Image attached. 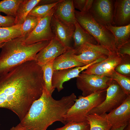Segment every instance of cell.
Wrapping results in <instances>:
<instances>
[{
	"instance_id": "28",
	"label": "cell",
	"mask_w": 130,
	"mask_h": 130,
	"mask_svg": "<svg viewBox=\"0 0 130 130\" xmlns=\"http://www.w3.org/2000/svg\"><path fill=\"white\" fill-rule=\"evenodd\" d=\"M59 2L52 4L37 6L31 10L28 15L40 18H43L50 13Z\"/></svg>"
},
{
	"instance_id": "8",
	"label": "cell",
	"mask_w": 130,
	"mask_h": 130,
	"mask_svg": "<svg viewBox=\"0 0 130 130\" xmlns=\"http://www.w3.org/2000/svg\"><path fill=\"white\" fill-rule=\"evenodd\" d=\"M112 52L101 45L86 43L75 50L74 56L77 60L85 65L100 58L107 57Z\"/></svg>"
},
{
	"instance_id": "9",
	"label": "cell",
	"mask_w": 130,
	"mask_h": 130,
	"mask_svg": "<svg viewBox=\"0 0 130 130\" xmlns=\"http://www.w3.org/2000/svg\"><path fill=\"white\" fill-rule=\"evenodd\" d=\"M114 0H94L89 12L98 22L106 27L113 25Z\"/></svg>"
},
{
	"instance_id": "33",
	"label": "cell",
	"mask_w": 130,
	"mask_h": 130,
	"mask_svg": "<svg viewBox=\"0 0 130 130\" xmlns=\"http://www.w3.org/2000/svg\"><path fill=\"white\" fill-rule=\"evenodd\" d=\"M86 0H73V4L74 8H76L83 12L84 9Z\"/></svg>"
},
{
	"instance_id": "24",
	"label": "cell",
	"mask_w": 130,
	"mask_h": 130,
	"mask_svg": "<svg viewBox=\"0 0 130 130\" xmlns=\"http://www.w3.org/2000/svg\"><path fill=\"white\" fill-rule=\"evenodd\" d=\"M54 60L49 61L41 66L43 72L45 87L46 91L52 95L55 89L52 84V76L54 71L53 68Z\"/></svg>"
},
{
	"instance_id": "31",
	"label": "cell",
	"mask_w": 130,
	"mask_h": 130,
	"mask_svg": "<svg viewBox=\"0 0 130 130\" xmlns=\"http://www.w3.org/2000/svg\"><path fill=\"white\" fill-rule=\"evenodd\" d=\"M15 18L0 15V27H7L15 25Z\"/></svg>"
},
{
	"instance_id": "23",
	"label": "cell",
	"mask_w": 130,
	"mask_h": 130,
	"mask_svg": "<svg viewBox=\"0 0 130 130\" xmlns=\"http://www.w3.org/2000/svg\"><path fill=\"white\" fill-rule=\"evenodd\" d=\"M21 27V25L0 27V48L6 42L13 39L23 36Z\"/></svg>"
},
{
	"instance_id": "26",
	"label": "cell",
	"mask_w": 130,
	"mask_h": 130,
	"mask_svg": "<svg viewBox=\"0 0 130 130\" xmlns=\"http://www.w3.org/2000/svg\"><path fill=\"white\" fill-rule=\"evenodd\" d=\"M41 18L28 15L21 25V31L23 36H27L35 29Z\"/></svg>"
},
{
	"instance_id": "10",
	"label": "cell",
	"mask_w": 130,
	"mask_h": 130,
	"mask_svg": "<svg viewBox=\"0 0 130 130\" xmlns=\"http://www.w3.org/2000/svg\"><path fill=\"white\" fill-rule=\"evenodd\" d=\"M55 6L48 14L41 18L35 29L26 37L25 41L26 44L31 45L42 41L51 40L54 37L51 30L50 24Z\"/></svg>"
},
{
	"instance_id": "1",
	"label": "cell",
	"mask_w": 130,
	"mask_h": 130,
	"mask_svg": "<svg viewBox=\"0 0 130 130\" xmlns=\"http://www.w3.org/2000/svg\"><path fill=\"white\" fill-rule=\"evenodd\" d=\"M44 86L42 68L35 60L20 65L0 77V108L11 110L20 121Z\"/></svg>"
},
{
	"instance_id": "36",
	"label": "cell",
	"mask_w": 130,
	"mask_h": 130,
	"mask_svg": "<svg viewBox=\"0 0 130 130\" xmlns=\"http://www.w3.org/2000/svg\"><path fill=\"white\" fill-rule=\"evenodd\" d=\"M10 130H26L19 123L15 127H13L10 129Z\"/></svg>"
},
{
	"instance_id": "14",
	"label": "cell",
	"mask_w": 130,
	"mask_h": 130,
	"mask_svg": "<svg viewBox=\"0 0 130 130\" xmlns=\"http://www.w3.org/2000/svg\"><path fill=\"white\" fill-rule=\"evenodd\" d=\"M68 50L60 41L54 37L37 54L35 60L41 66L54 60Z\"/></svg>"
},
{
	"instance_id": "18",
	"label": "cell",
	"mask_w": 130,
	"mask_h": 130,
	"mask_svg": "<svg viewBox=\"0 0 130 130\" xmlns=\"http://www.w3.org/2000/svg\"><path fill=\"white\" fill-rule=\"evenodd\" d=\"M75 52V50L73 48L68 50L56 58L53 64V71L85 65L74 57Z\"/></svg>"
},
{
	"instance_id": "7",
	"label": "cell",
	"mask_w": 130,
	"mask_h": 130,
	"mask_svg": "<svg viewBox=\"0 0 130 130\" xmlns=\"http://www.w3.org/2000/svg\"><path fill=\"white\" fill-rule=\"evenodd\" d=\"M76 78L77 86L82 91V96L84 97L98 91L106 90L111 79L106 77L82 73Z\"/></svg>"
},
{
	"instance_id": "17",
	"label": "cell",
	"mask_w": 130,
	"mask_h": 130,
	"mask_svg": "<svg viewBox=\"0 0 130 130\" xmlns=\"http://www.w3.org/2000/svg\"><path fill=\"white\" fill-rule=\"evenodd\" d=\"M75 10L73 0H61L56 6L53 15L66 23L75 25Z\"/></svg>"
},
{
	"instance_id": "29",
	"label": "cell",
	"mask_w": 130,
	"mask_h": 130,
	"mask_svg": "<svg viewBox=\"0 0 130 130\" xmlns=\"http://www.w3.org/2000/svg\"><path fill=\"white\" fill-rule=\"evenodd\" d=\"M121 60L115 71L121 75L127 77L130 76V56L124 55L120 56Z\"/></svg>"
},
{
	"instance_id": "27",
	"label": "cell",
	"mask_w": 130,
	"mask_h": 130,
	"mask_svg": "<svg viewBox=\"0 0 130 130\" xmlns=\"http://www.w3.org/2000/svg\"><path fill=\"white\" fill-rule=\"evenodd\" d=\"M115 81L119 84L124 92L130 96V77L121 75L114 71L109 77Z\"/></svg>"
},
{
	"instance_id": "38",
	"label": "cell",
	"mask_w": 130,
	"mask_h": 130,
	"mask_svg": "<svg viewBox=\"0 0 130 130\" xmlns=\"http://www.w3.org/2000/svg\"><path fill=\"white\" fill-rule=\"evenodd\" d=\"M123 130H130V122L125 127Z\"/></svg>"
},
{
	"instance_id": "2",
	"label": "cell",
	"mask_w": 130,
	"mask_h": 130,
	"mask_svg": "<svg viewBox=\"0 0 130 130\" xmlns=\"http://www.w3.org/2000/svg\"><path fill=\"white\" fill-rule=\"evenodd\" d=\"M76 99L72 93L59 100L55 99L44 85L41 96L32 103L19 124L26 130H46L56 121L65 124L64 116Z\"/></svg>"
},
{
	"instance_id": "5",
	"label": "cell",
	"mask_w": 130,
	"mask_h": 130,
	"mask_svg": "<svg viewBox=\"0 0 130 130\" xmlns=\"http://www.w3.org/2000/svg\"><path fill=\"white\" fill-rule=\"evenodd\" d=\"M106 90L96 91L86 96H80L64 116L66 124L70 122H77L87 121L89 112L105 99Z\"/></svg>"
},
{
	"instance_id": "19",
	"label": "cell",
	"mask_w": 130,
	"mask_h": 130,
	"mask_svg": "<svg viewBox=\"0 0 130 130\" xmlns=\"http://www.w3.org/2000/svg\"><path fill=\"white\" fill-rule=\"evenodd\" d=\"M74 42L73 48L76 50L84 43H88L98 45L95 38L84 30L77 21L75 24V29L72 36Z\"/></svg>"
},
{
	"instance_id": "6",
	"label": "cell",
	"mask_w": 130,
	"mask_h": 130,
	"mask_svg": "<svg viewBox=\"0 0 130 130\" xmlns=\"http://www.w3.org/2000/svg\"><path fill=\"white\" fill-rule=\"evenodd\" d=\"M128 96L118 83L111 79L106 89L105 99L100 104L92 109L87 115L92 114L101 115L109 113L122 104Z\"/></svg>"
},
{
	"instance_id": "37",
	"label": "cell",
	"mask_w": 130,
	"mask_h": 130,
	"mask_svg": "<svg viewBox=\"0 0 130 130\" xmlns=\"http://www.w3.org/2000/svg\"><path fill=\"white\" fill-rule=\"evenodd\" d=\"M126 125H125L119 128H115L111 127L110 130H123Z\"/></svg>"
},
{
	"instance_id": "25",
	"label": "cell",
	"mask_w": 130,
	"mask_h": 130,
	"mask_svg": "<svg viewBox=\"0 0 130 130\" xmlns=\"http://www.w3.org/2000/svg\"><path fill=\"white\" fill-rule=\"evenodd\" d=\"M23 0H4L0 1V12L15 17L19 5Z\"/></svg>"
},
{
	"instance_id": "13",
	"label": "cell",
	"mask_w": 130,
	"mask_h": 130,
	"mask_svg": "<svg viewBox=\"0 0 130 130\" xmlns=\"http://www.w3.org/2000/svg\"><path fill=\"white\" fill-rule=\"evenodd\" d=\"M105 59L104 58H102L83 66L54 71L52 80V86L54 89L56 88L58 92H60L64 89L63 84L65 82L72 78L77 77L80 72L87 69L90 66L101 61Z\"/></svg>"
},
{
	"instance_id": "21",
	"label": "cell",
	"mask_w": 130,
	"mask_h": 130,
	"mask_svg": "<svg viewBox=\"0 0 130 130\" xmlns=\"http://www.w3.org/2000/svg\"><path fill=\"white\" fill-rule=\"evenodd\" d=\"M41 0H24L19 5L15 17V25L22 24L31 10Z\"/></svg>"
},
{
	"instance_id": "35",
	"label": "cell",
	"mask_w": 130,
	"mask_h": 130,
	"mask_svg": "<svg viewBox=\"0 0 130 130\" xmlns=\"http://www.w3.org/2000/svg\"><path fill=\"white\" fill-rule=\"evenodd\" d=\"M60 0H41L38 5L52 4L58 2Z\"/></svg>"
},
{
	"instance_id": "30",
	"label": "cell",
	"mask_w": 130,
	"mask_h": 130,
	"mask_svg": "<svg viewBox=\"0 0 130 130\" xmlns=\"http://www.w3.org/2000/svg\"><path fill=\"white\" fill-rule=\"evenodd\" d=\"M90 125L88 121L79 122L72 121L54 130H90Z\"/></svg>"
},
{
	"instance_id": "34",
	"label": "cell",
	"mask_w": 130,
	"mask_h": 130,
	"mask_svg": "<svg viewBox=\"0 0 130 130\" xmlns=\"http://www.w3.org/2000/svg\"><path fill=\"white\" fill-rule=\"evenodd\" d=\"M93 1V0H86L83 11L82 12L87 13L89 12L92 6Z\"/></svg>"
},
{
	"instance_id": "32",
	"label": "cell",
	"mask_w": 130,
	"mask_h": 130,
	"mask_svg": "<svg viewBox=\"0 0 130 130\" xmlns=\"http://www.w3.org/2000/svg\"><path fill=\"white\" fill-rule=\"evenodd\" d=\"M117 53L120 56L128 55L130 56V41L117 48Z\"/></svg>"
},
{
	"instance_id": "15",
	"label": "cell",
	"mask_w": 130,
	"mask_h": 130,
	"mask_svg": "<svg viewBox=\"0 0 130 130\" xmlns=\"http://www.w3.org/2000/svg\"><path fill=\"white\" fill-rule=\"evenodd\" d=\"M107 119L112 127L119 128L130 122V96L119 106L106 114Z\"/></svg>"
},
{
	"instance_id": "4",
	"label": "cell",
	"mask_w": 130,
	"mask_h": 130,
	"mask_svg": "<svg viewBox=\"0 0 130 130\" xmlns=\"http://www.w3.org/2000/svg\"><path fill=\"white\" fill-rule=\"evenodd\" d=\"M75 14L77 21L95 38L98 45L104 46L111 52L117 53L113 35L105 27L97 22L89 11L84 13L75 10Z\"/></svg>"
},
{
	"instance_id": "11",
	"label": "cell",
	"mask_w": 130,
	"mask_h": 130,
	"mask_svg": "<svg viewBox=\"0 0 130 130\" xmlns=\"http://www.w3.org/2000/svg\"><path fill=\"white\" fill-rule=\"evenodd\" d=\"M121 60V56L117 52H112L106 59L91 65L82 73L109 77Z\"/></svg>"
},
{
	"instance_id": "12",
	"label": "cell",
	"mask_w": 130,
	"mask_h": 130,
	"mask_svg": "<svg viewBox=\"0 0 130 130\" xmlns=\"http://www.w3.org/2000/svg\"><path fill=\"white\" fill-rule=\"evenodd\" d=\"M50 26L54 37L68 49L73 48L71 44L75 25L66 23L53 15L51 20Z\"/></svg>"
},
{
	"instance_id": "16",
	"label": "cell",
	"mask_w": 130,
	"mask_h": 130,
	"mask_svg": "<svg viewBox=\"0 0 130 130\" xmlns=\"http://www.w3.org/2000/svg\"><path fill=\"white\" fill-rule=\"evenodd\" d=\"M113 26H122L130 23V0H114Z\"/></svg>"
},
{
	"instance_id": "3",
	"label": "cell",
	"mask_w": 130,
	"mask_h": 130,
	"mask_svg": "<svg viewBox=\"0 0 130 130\" xmlns=\"http://www.w3.org/2000/svg\"><path fill=\"white\" fill-rule=\"evenodd\" d=\"M27 36L12 39L1 46L0 53V77L14 68L27 61L35 60L37 54L50 40L31 45L25 43Z\"/></svg>"
},
{
	"instance_id": "20",
	"label": "cell",
	"mask_w": 130,
	"mask_h": 130,
	"mask_svg": "<svg viewBox=\"0 0 130 130\" xmlns=\"http://www.w3.org/2000/svg\"><path fill=\"white\" fill-rule=\"evenodd\" d=\"M106 27L114 36L115 39V45L117 49L130 41V24L124 26H111Z\"/></svg>"
},
{
	"instance_id": "22",
	"label": "cell",
	"mask_w": 130,
	"mask_h": 130,
	"mask_svg": "<svg viewBox=\"0 0 130 130\" xmlns=\"http://www.w3.org/2000/svg\"><path fill=\"white\" fill-rule=\"evenodd\" d=\"M106 114L87 115V120L90 125V130H110L112 126L107 119Z\"/></svg>"
}]
</instances>
